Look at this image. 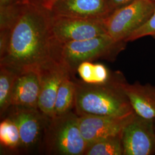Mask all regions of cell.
<instances>
[{"mask_svg": "<svg viewBox=\"0 0 155 155\" xmlns=\"http://www.w3.org/2000/svg\"><path fill=\"white\" fill-rule=\"evenodd\" d=\"M25 2L28 0H0V10Z\"/></svg>", "mask_w": 155, "mask_h": 155, "instance_id": "obj_21", "label": "cell"}, {"mask_svg": "<svg viewBox=\"0 0 155 155\" xmlns=\"http://www.w3.org/2000/svg\"><path fill=\"white\" fill-rule=\"evenodd\" d=\"M123 155L155 154L154 119H147L135 113L121 133Z\"/></svg>", "mask_w": 155, "mask_h": 155, "instance_id": "obj_7", "label": "cell"}, {"mask_svg": "<svg viewBox=\"0 0 155 155\" xmlns=\"http://www.w3.org/2000/svg\"><path fill=\"white\" fill-rule=\"evenodd\" d=\"M125 81L122 74L116 72L102 84L75 82L74 107L78 115L124 117L133 113L123 88Z\"/></svg>", "mask_w": 155, "mask_h": 155, "instance_id": "obj_2", "label": "cell"}, {"mask_svg": "<svg viewBox=\"0 0 155 155\" xmlns=\"http://www.w3.org/2000/svg\"><path fill=\"white\" fill-rule=\"evenodd\" d=\"M154 124H155V118L154 119Z\"/></svg>", "mask_w": 155, "mask_h": 155, "instance_id": "obj_23", "label": "cell"}, {"mask_svg": "<svg viewBox=\"0 0 155 155\" xmlns=\"http://www.w3.org/2000/svg\"><path fill=\"white\" fill-rule=\"evenodd\" d=\"M123 88L134 113L147 119L155 118V86L125 81Z\"/></svg>", "mask_w": 155, "mask_h": 155, "instance_id": "obj_13", "label": "cell"}, {"mask_svg": "<svg viewBox=\"0 0 155 155\" xmlns=\"http://www.w3.org/2000/svg\"><path fill=\"white\" fill-rule=\"evenodd\" d=\"M75 82L71 80V77L67 78L62 82L58 91L53 117L61 116L71 111L75 107Z\"/></svg>", "mask_w": 155, "mask_h": 155, "instance_id": "obj_14", "label": "cell"}, {"mask_svg": "<svg viewBox=\"0 0 155 155\" xmlns=\"http://www.w3.org/2000/svg\"><path fill=\"white\" fill-rule=\"evenodd\" d=\"M46 150L52 154L84 155L87 143L83 138L79 125V116L70 111L49 118L45 128Z\"/></svg>", "mask_w": 155, "mask_h": 155, "instance_id": "obj_4", "label": "cell"}, {"mask_svg": "<svg viewBox=\"0 0 155 155\" xmlns=\"http://www.w3.org/2000/svg\"><path fill=\"white\" fill-rule=\"evenodd\" d=\"M9 118L16 124L20 136V146L29 148L39 140L44 127L45 119L48 118L38 109L11 106Z\"/></svg>", "mask_w": 155, "mask_h": 155, "instance_id": "obj_11", "label": "cell"}, {"mask_svg": "<svg viewBox=\"0 0 155 155\" xmlns=\"http://www.w3.org/2000/svg\"><path fill=\"white\" fill-rule=\"evenodd\" d=\"M147 36H151L155 39V9L148 21L131 33L126 39L125 42L133 41Z\"/></svg>", "mask_w": 155, "mask_h": 155, "instance_id": "obj_18", "label": "cell"}, {"mask_svg": "<svg viewBox=\"0 0 155 155\" xmlns=\"http://www.w3.org/2000/svg\"><path fill=\"white\" fill-rule=\"evenodd\" d=\"M113 11L110 0H57L49 12L52 16L104 20Z\"/></svg>", "mask_w": 155, "mask_h": 155, "instance_id": "obj_10", "label": "cell"}, {"mask_svg": "<svg viewBox=\"0 0 155 155\" xmlns=\"http://www.w3.org/2000/svg\"><path fill=\"white\" fill-rule=\"evenodd\" d=\"M0 66L38 70L52 59L48 11L29 2L0 10Z\"/></svg>", "mask_w": 155, "mask_h": 155, "instance_id": "obj_1", "label": "cell"}, {"mask_svg": "<svg viewBox=\"0 0 155 155\" xmlns=\"http://www.w3.org/2000/svg\"><path fill=\"white\" fill-rule=\"evenodd\" d=\"M127 43L113 39L107 33L91 39L67 43H58L52 39V59L68 68L71 75L84 61L97 59L114 61L125 49Z\"/></svg>", "mask_w": 155, "mask_h": 155, "instance_id": "obj_3", "label": "cell"}, {"mask_svg": "<svg viewBox=\"0 0 155 155\" xmlns=\"http://www.w3.org/2000/svg\"><path fill=\"white\" fill-rule=\"evenodd\" d=\"M57 0H28V2L50 11L52 6Z\"/></svg>", "mask_w": 155, "mask_h": 155, "instance_id": "obj_20", "label": "cell"}, {"mask_svg": "<svg viewBox=\"0 0 155 155\" xmlns=\"http://www.w3.org/2000/svg\"><path fill=\"white\" fill-rule=\"evenodd\" d=\"M40 92L38 109L48 118L54 117V106L58 91L62 82L71 76L69 70L64 64L51 59L38 69Z\"/></svg>", "mask_w": 155, "mask_h": 155, "instance_id": "obj_8", "label": "cell"}, {"mask_svg": "<svg viewBox=\"0 0 155 155\" xmlns=\"http://www.w3.org/2000/svg\"><path fill=\"white\" fill-rule=\"evenodd\" d=\"M94 64L91 61H84L78 67L77 71L84 82L94 84Z\"/></svg>", "mask_w": 155, "mask_h": 155, "instance_id": "obj_19", "label": "cell"}, {"mask_svg": "<svg viewBox=\"0 0 155 155\" xmlns=\"http://www.w3.org/2000/svg\"><path fill=\"white\" fill-rule=\"evenodd\" d=\"M18 73L6 67L0 66V113L1 116L11 107L13 84Z\"/></svg>", "mask_w": 155, "mask_h": 155, "instance_id": "obj_16", "label": "cell"}, {"mask_svg": "<svg viewBox=\"0 0 155 155\" xmlns=\"http://www.w3.org/2000/svg\"><path fill=\"white\" fill-rule=\"evenodd\" d=\"M155 9L153 0H135L118 8L104 20L107 33L116 41L125 42L131 33L148 21Z\"/></svg>", "mask_w": 155, "mask_h": 155, "instance_id": "obj_5", "label": "cell"}, {"mask_svg": "<svg viewBox=\"0 0 155 155\" xmlns=\"http://www.w3.org/2000/svg\"><path fill=\"white\" fill-rule=\"evenodd\" d=\"M110 1L114 11H115L118 8H120L124 6L127 5V4L132 2L135 0H110Z\"/></svg>", "mask_w": 155, "mask_h": 155, "instance_id": "obj_22", "label": "cell"}, {"mask_svg": "<svg viewBox=\"0 0 155 155\" xmlns=\"http://www.w3.org/2000/svg\"><path fill=\"white\" fill-rule=\"evenodd\" d=\"M40 92V81L38 70L19 73L12 89L11 106L38 109Z\"/></svg>", "mask_w": 155, "mask_h": 155, "instance_id": "obj_12", "label": "cell"}, {"mask_svg": "<svg viewBox=\"0 0 155 155\" xmlns=\"http://www.w3.org/2000/svg\"><path fill=\"white\" fill-rule=\"evenodd\" d=\"M134 115V112L124 117L83 115L79 116V125L83 138L88 145L121 134Z\"/></svg>", "mask_w": 155, "mask_h": 155, "instance_id": "obj_9", "label": "cell"}, {"mask_svg": "<svg viewBox=\"0 0 155 155\" xmlns=\"http://www.w3.org/2000/svg\"><path fill=\"white\" fill-rule=\"evenodd\" d=\"M0 143L1 145L10 150L20 146V136L16 124L9 117L0 124Z\"/></svg>", "mask_w": 155, "mask_h": 155, "instance_id": "obj_17", "label": "cell"}, {"mask_svg": "<svg viewBox=\"0 0 155 155\" xmlns=\"http://www.w3.org/2000/svg\"><path fill=\"white\" fill-rule=\"evenodd\" d=\"M153 1H155V0H153Z\"/></svg>", "mask_w": 155, "mask_h": 155, "instance_id": "obj_24", "label": "cell"}, {"mask_svg": "<svg viewBox=\"0 0 155 155\" xmlns=\"http://www.w3.org/2000/svg\"><path fill=\"white\" fill-rule=\"evenodd\" d=\"M50 15L52 37L58 43L83 40L107 34L104 20Z\"/></svg>", "mask_w": 155, "mask_h": 155, "instance_id": "obj_6", "label": "cell"}, {"mask_svg": "<svg viewBox=\"0 0 155 155\" xmlns=\"http://www.w3.org/2000/svg\"><path fill=\"white\" fill-rule=\"evenodd\" d=\"M84 155H123L121 133L88 144Z\"/></svg>", "mask_w": 155, "mask_h": 155, "instance_id": "obj_15", "label": "cell"}]
</instances>
